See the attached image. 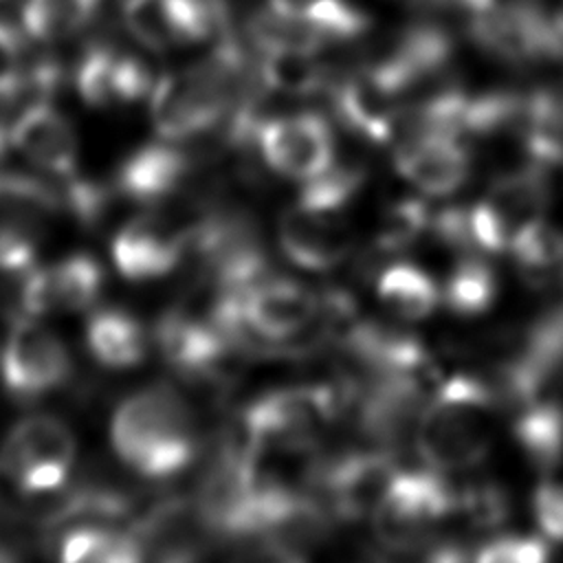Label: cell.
Wrapping results in <instances>:
<instances>
[{"label": "cell", "mask_w": 563, "mask_h": 563, "mask_svg": "<svg viewBox=\"0 0 563 563\" xmlns=\"http://www.w3.org/2000/svg\"><path fill=\"white\" fill-rule=\"evenodd\" d=\"M99 0H26L24 31L42 42H57L81 31L95 15Z\"/></svg>", "instance_id": "f546056e"}, {"label": "cell", "mask_w": 563, "mask_h": 563, "mask_svg": "<svg viewBox=\"0 0 563 563\" xmlns=\"http://www.w3.org/2000/svg\"><path fill=\"white\" fill-rule=\"evenodd\" d=\"M242 334L282 341L303 332L317 317V297L297 282L262 277L238 295Z\"/></svg>", "instance_id": "2e32d148"}, {"label": "cell", "mask_w": 563, "mask_h": 563, "mask_svg": "<svg viewBox=\"0 0 563 563\" xmlns=\"http://www.w3.org/2000/svg\"><path fill=\"white\" fill-rule=\"evenodd\" d=\"M523 145L532 165L554 167L563 163V97L537 92L523 103L521 114Z\"/></svg>", "instance_id": "484cf974"}, {"label": "cell", "mask_w": 563, "mask_h": 563, "mask_svg": "<svg viewBox=\"0 0 563 563\" xmlns=\"http://www.w3.org/2000/svg\"><path fill=\"white\" fill-rule=\"evenodd\" d=\"M84 341L97 363L128 369L147 356L150 334L139 317L123 308H99L84 325Z\"/></svg>", "instance_id": "cb8c5ba5"}, {"label": "cell", "mask_w": 563, "mask_h": 563, "mask_svg": "<svg viewBox=\"0 0 563 563\" xmlns=\"http://www.w3.org/2000/svg\"><path fill=\"white\" fill-rule=\"evenodd\" d=\"M202 530H207V526L196 504L187 499H167L154 506L132 528L143 548V556L161 561L196 559Z\"/></svg>", "instance_id": "603a6c76"}, {"label": "cell", "mask_w": 563, "mask_h": 563, "mask_svg": "<svg viewBox=\"0 0 563 563\" xmlns=\"http://www.w3.org/2000/svg\"><path fill=\"white\" fill-rule=\"evenodd\" d=\"M279 246L284 255L306 271H330L341 264L352 246L343 209L297 200L279 220Z\"/></svg>", "instance_id": "9a60e30c"}, {"label": "cell", "mask_w": 563, "mask_h": 563, "mask_svg": "<svg viewBox=\"0 0 563 563\" xmlns=\"http://www.w3.org/2000/svg\"><path fill=\"white\" fill-rule=\"evenodd\" d=\"M495 394L479 378L455 374L424 400L413 427V444L424 466L438 473L477 466L493 433Z\"/></svg>", "instance_id": "7a4b0ae2"}, {"label": "cell", "mask_w": 563, "mask_h": 563, "mask_svg": "<svg viewBox=\"0 0 563 563\" xmlns=\"http://www.w3.org/2000/svg\"><path fill=\"white\" fill-rule=\"evenodd\" d=\"M515 440L539 468H552L563 457V405L532 398L521 405L515 420Z\"/></svg>", "instance_id": "d4e9b609"}, {"label": "cell", "mask_w": 563, "mask_h": 563, "mask_svg": "<svg viewBox=\"0 0 563 563\" xmlns=\"http://www.w3.org/2000/svg\"><path fill=\"white\" fill-rule=\"evenodd\" d=\"M317 0H268V9L288 18H303Z\"/></svg>", "instance_id": "74e56055"}, {"label": "cell", "mask_w": 563, "mask_h": 563, "mask_svg": "<svg viewBox=\"0 0 563 563\" xmlns=\"http://www.w3.org/2000/svg\"><path fill=\"white\" fill-rule=\"evenodd\" d=\"M220 0H125L123 22L132 37L163 53L213 35L222 24Z\"/></svg>", "instance_id": "4fadbf2b"}, {"label": "cell", "mask_w": 563, "mask_h": 563, "mask_svg": "<svg viewBox=\"0 0 563 563\" xmlns=\"http://www.w3.org/2000/svg\"><path fill=\"white\" fill-rule=\"evenodd\" d=\"M22 79V40L11 24L0 22V97L20 95Z\"/></svg>", "instance_id": "8d00e7d4"}, {"label": "cell", "mask_w": 563, "mask_h": 563, "mask_svg": "<svg viewBox=\"0 0 563 563\" xmlns=\"http://www.w3.org/2000/svg\"><path fill=\"white\" fill-rule=\"evenodd\" d=\"M455 510H462V515L477 528H490L506 519L508 515V501L506 495L497 486H473L464 490V495H457Z\"/></svg>", "instance_id": "836d02e7"}, {"label": "cell", "mask_w": 563, "mask_h": 563, "mask_svg": "<svg viewBox=\"0 0 563 563\" xmlns=\"http://www.w3.org/2000/svg\"><path fill=\"white\" fill-rule=\"evenodd\" d=\"M534 521L548 541L563 543V484L543 482L532 499Z\"/></svg>", "instance_id": "d590c367"}, {"label": "cell", "mask_w": 563, "mask_h": 563, "mask_svg": "<svg viewBox=\"0 0 563 563\" xmlns=\"http://www.w3.org/2000/svg\"><path fill=\"white\" fill-rule=\"evenodd\" d=\"M253 141L271 169L301 183L334 165V134L317 112L260 119Z\"/></svg>", "instance_id": "30bf717a"}, {"label": "cell", "mask_w": 563, "mask_h": 563, "mask_svg": "<svg viewBox=\"0 0 563 563\" xmlns=\"http://www.w3.org/2000/svg\"><path fill=\"white\" fill-rule=\"evenodd\" d=\"M73 361L64 341L37 317L18 314L0 354V378L18 400H35L68 380Z\"/></svg>", "instance_id": "ba28073f"}, {"label": "cell", "mask_w": 563, "mask_h": 563, "mask_svg": "<svg viewBox=\"0 0 563 563\" xmlns=\"http://www.w3.org/2000/svg\"><path fill=\"white\" fill-rule=\"evenodd\" d=\"M176 141H154L125 156L112 178L123 200L154 205L178 194L194 169V158L174 145Z\"/></svg>", "instance_id": "44dd1931"}, {"label": "cell", "mask_w": 563, "mask_h": 563, "mask_svg": "<svg viewBox=\"0 0 563 563\" xmlns=\"http://www.w3.org/2000/svg\"><path fill=\"white\" fill-rule=\"evenodd\" d=\"M103 266L88 253H75L46 266L26 268L18 288V308L26 317L81 312L103 290Z\"/></svg>", "instance_id": "8fae6325"}, {"label": "cell", "mask_w": 563, "mask_h": 563, "mask_svg": "<svg viewBox=\"0 0 563 563\" xmlns=\"http://www.w3.org/2000/svg\"><path fill=\"white\" fill-rule=\"evenodd\" d=\"M110 438L121 462L152 479L178 475L198 451L194 413L167 385L130 394L112 416Z\"/></svg>", "instance_id": "6da1fadb"}, {"label": "cell", "mask_w": 563, "mask_h": 563, "mask_svg": "<svg viewBox=\"0 0 563 563\" xmlns=\"http://www.w3.org/2000/svg\"><path fill=\"white\" fill-rule=\"evenodd\" d=\"M552 22H554V26H556V31H559V35L563 37V0L559 2V7H556V11H554V18H552Z\"/></svg>", "instance_id": "f35d334b"}, {"label": "cell", "mask_w": 563, "mask_h": 563, "mask_svg": "<svg viewBox=\"0 0 563 563\" xmlns=\"http://www.w3.org/2000/svg\"><path fill=\"white\" fill-rule=\"evenodd\" d=\"M314 55L317 53L288 48L262 51L260 79L264 88L292 97H306L321 90L325 86V70Z\"/></svg>", "instance_id": "f1b7e54d"}, {"label": "cell", "mask_w": 563, "mask_h": 563, "mask_svg": "<svg viewBox=\"0 0 563 563\" xmlns=\"http://www.w3.org/2000/svg\"><path fill=\"white\" fill-rule=\"evenodd\" d=\"M57 548L59 559L68 563H132L143 559V548L132 530L106 526L66 528Z\"/></svg>", "instance_id": "4316f807"}, {"label": "cell", "mask_w": 563, "mask_h": 563, "mask_svg": "<svg viewBox=\"0 0 563 563\" xmlns=\"http://www.w3.org/2000/svg\"><path fill=\"white\" fill-rule=\"evenodd\" d=\"M383 306L400 319H424L442 299L435 282L413 264H391L376 282Z\"/></svg>", "instance_id": "83f0119b"}, {"label": "cell", "mask_w": 563, "mask_h": 563, "mask_svg": "<svg viewBox=\"0 0 563 563\" xmlns=\"http://www.w3.org/2000/svg\"><path fill=\"white\" fill-rule=\"evenodd\" d=\"M400 95L394 92L372 68L347 77L334 88L339 119L361 136L383 143L400 123Z\"/></svg>", "instance_id": "7402d4cb"}, {"label": "cell", "mask_w": 563, "mask_h": 563, "mask_svg": "<svg viewBox=\"0 0 563 563\" xmlns=\"http://www.w3.org/2000/svg\"><path fill=\"white\" fill-rule=\"evenodd\" d=\"M191 227L161 211H147L125 222L112 240L117 271L130 282H152L169 271L189 251Z\"/></svg>", "instance_id": "7c38bea8"}, {"label": "cell", "mask_w": 563, "mask_h": 563, "mask_svg": "<svg viewBox=\"0 0 563 563\" xmlns=\"http://www.w3.org/2000/svg\"><path fill=\"white\" fill-rule=\"evenodd\" d=\"M339 405L336 389L328 385L275 389L244 411V442L260 455L301 453L332 424Z\"/></svg>", "instance_id": "277c9868"}, {"label": "cell", "mask_w": 563, "mask_h": 563, "mask_svg": "<svg viewBox=\"0 0 563 563\" xmlns=\"http://www.w3.org/2000/svg\"><path fill=\"white\" fill-rule=\"evenodd\" d=\"M497 295V279L493 268L479 257L466 253L449 273L442 290L446 306L462 314L475 317L486 312Z\"/></svg>", "instance_id": "4dcf8cb0"}, {"label": "cell", "mask_w": 563, "mask_h": 563, "mask_svg": "<svg viewBox=\"0 0 563 563\" xmlns=\"http://www.w3.org/2000/svg\"><path fill=\"white\" fill-rule=\"evenodd\" d=\"M475 559L482 563H541L548 559V543L537 537H497L484 543Z\"/></svg>", "instance_id": "e575fe53"}, {"label": "cell", "mask_w": 563, "mask_h": 563, "mask_svg": "<svg viewBox=\"0 0 563 563\" xmlns=\"http://www.w3.org/2000/svg\"><path fill=\"white\" fill-rule=\"evenodd\" d=\"M75 462V435L48 413L22 418L0 446L2 475L24 495L55 493Z\"/></svg>", "instance_id": "5b68a950"}, {"label": "cell", "mask_w": 563, "mask_h": 563, "mask_svg": "<svg viewBox=\"0 0 563 563\" xmlns=\"http://www.w3.org/2000/svg\"><path fill=\"white\" fill-rule=\"evenodd\" d=\"M548 196L550 187L539 165L501 176L486 198L468 209L473 246L484 253L508 251L523 231L543 220Z\"/></svg>", "instance_id": "8992f818"}, {"label": "cell", "mask_w": 563, "mask_h": 563, "mask_svg": "<svg viewBox=\"0 0 563 563\" xmlns=\"http://www.w3.org/2000/svg\"><path fill=\"white\" fill-rule=\"evenodd\" d=\"M398 466L385 451H358L332 462L321 484L330 510L343 519L372 517L391 488Z\"/></svg>", "instance_id": "e0dca14e"}, {"label": "cell", "mask_w": 563, "mask_h": 563, "mask_svg": "<svg viewBox=\"0 0 563 563\" xmlns=\"http://www.w3.org/2000/svg\"><path fill=\"white\" fill-rule=\"evenodd\" d=\"M457 506V493L433 471H398L378 510L372 515L374 532L387 548H407Z\"/></svg>", "instance_id": "52a82bcc"}, {"label": "cell", "mask_w": 563, "mask_h": 563, "mask_svg": "<svg viewBox=\"0 0 563 563\" xmlns=\"http://www.w3.org/2000/svg\"><path fill=\"white\" fill-rule=\"evenodd\" d=\"M59 207L51 185L26 174H0V271L31 268L48 220Z\"/></svg>", "instance_id": "9c48e42d"}, {"label": "cell", "mask_w": 563, "mask_h": 563, "mask_svg": "<svg viewBox=\"0 0 563 563\" xmlns=\"http://www.w3.org/2000/svg\"><path fill=\"white\" fill-rule=\"evenodd\" d=\"M154 341L163 358L189 378H213L235 343L213 312L200 317L183 306L158 319Z\"/></svg>", "instance_id": "5bb4252c"}, {"label": "cell", "mask_w": 563, "mask_h": 563, "mask_svg": "<svg viewBox=\"0 0 563 563\" xmlns=\"http://www.w3.org/2000/svg\"><path fill=\"white\" fill-rule=\"evenodd\" d=\"M457 139L446 132H409L396 150V169L418 191L449 196L464 185L471 167Z\"/></svg>", "instance_id": "ac0fdd59"}, {"label": "cell", "mask_w": 563, "mask_h": 563, "mask_svg": "<svg viewBox=\"0 0 563 563\" xmlns=\"http://www.w3.org/2000/svg\"><path fill=\"white\" fill-rule=\"evenodd\" d=\"M429 227H431V218H429L427 207L420 200H413V198L398 200L385 211V216L378 224L376 246L383 251L407 249Z\"/></svg>", "instance_id": "d6a6232c"}, {"label": "cell", "mask_w": 563, "mask_h": 563, "mask_svg": "<svg viewBox=\"0 0 563 563\" xmlns=\"http://www.w3.org/2000/svg\"><path fill=\"white\" fill-rule=\"evenodd\" d=\"M528 279H548L563 268V233L545 220L523 231L508 249Z\"/></svg>", "instance_id": "1f68e13d"}, {"label": "cell", "mask_w": 563, "mask_h": 563, "mask_svg": "<svg viewBox=\"0 0 563 563\" xmlns=\"http://www.w3.org/2000/svg\"><path fill=\"white\" fill-rule=\"evenodd\" d=\"M75 86L86 106L110 110L136 103L152 90L147 68L134 55L90 46L75 70Z\"/></svg>", "instance_id": "ffe728a7"}, {"label": "cell", "mask_w": 563, "mask_h": 563, "mask_svg": "<svg viewBox=\"0 0 563 563\" xmlns=\"http://www.w3.org/2000/svg\"><path fill=\"white\" fill-rule=\"evenodd\" d=\"M242 64L235 42L222 40L202 64L163 75L150 90V117L156 134L178 143L211 130L229 110L231 88Z\"/></svg>", "instance_id": "3957f363"}, {"label": "cell", "mask_w": 563, "mask_h": 563, "mask_svg": "<svg viewBox=\"0 0 563 563\" xmlns=\"http://www.w3.org/2000/svg\"><path fill=\"white\" fill-rule=\"evenodd\" d=\"M11 145L51 176L77 174V136L70 121L44 99L29 103L9 128Z\"/></svg>", "instance_id": "d6986e66"}]
</instances>
